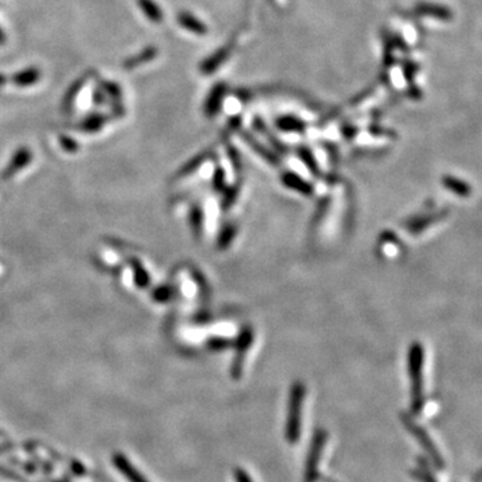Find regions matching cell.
I'll list each match as a JSON object with an SVG mask.
<instances>
[{"label":"cell","mask_w":482,"mask_h":482,"mask_svg":"<svg viewBox=\"0 0 482 482\" xmlns=\"http://www.w3.org/2000/svg\"><path fill=\"white\" fill-rule=\"evenodd\" d=\"M215 181H217V188H220V186L224 185V172H223L221 169L217 170L216 176H215Z\"/></svg>","instance_id":"cell-20"},{"label":"cell","mask_w":482,"mask_h":482,"mask_svg":"<svg viewBox=\"0 0 482 482\" xmlns=\"http://www.w3.org/2000/svg\"><path fill=\"white\" fill-rule=\"evenodd\" d=\"M299 156L303 160V163L307 165V167L312 172L314 176H319V167L316 165L315 158L312 156V153L307 148H300Z\"/></svg>","instance_id":"cell-15"},{"label":"cell","mask_w":482,"mask_h":482,"mask_svg":"<svg viewBox=\"0 0 482 482\" xmlns=\"http://www.w3.org/2000/svg\"><path fill=\"white\" fill-rule=\"evenodd\" d=\"M418 477L423 482H435L428 473H418Z\"/></svg>","instance_id":"cell-21"},{"label":"cell","mask_w":482,"mask_h":482,"mask_svg":"<svg viewBox=\"0 0 482 482\" xmlns=\"http://www.w3.org/2000/svg\"><path fill=\"white\" fill-rule=\"evenodd\" d=\"M416 66L414 65V63H412V62H409V63H406V66H405V68H403V73H405V77H406V80H409L410 82L413 81V78H414V74H416Z\"/></svg>","instance_id":"cell-17"},{"label":"cell","mask_w":482,"mask_h":482,"mask_svg":"<svg viewBox=\"0 0 482 482\" xmlns=\"http://www.w3.org/2000/svg\"><path fill=\"white\" fill-rule=\"evenodd\" d=\"M276 126L283 132H291V133H301L307 128L306 122L295 116H280L276 121Z\"/></svg>","instance_id":"cell-9"},{"label":"cell","mask_w":482,"mask_h":482,"mask_svg":"<svg viewBox=\"0 0 482 482\" xmlns=\"http://www.w3.org/2000/svg\"><path fill=\"white\" fill-rule=\"evenodd\" d=\"M406 425H407V428L412 430V432L416 435V438L419 439L421 445H422V446L425 448V450H426V451L430 454V457H432V461L435 462V465L444 466V462H442L441 455L438 454V451H437L435 448H434V445H432V441H430V438H429V435L422 430V428L416 426V425H414L413 422H410V421H407V422H406Z\"/></svg>","instance_id":"cell-7"},{"label":"cell","mask_w":482,"mask_h":482,"mask_svg":"<svg viewBox=\"0 0 482 482\" xmlns=\"http://www.w3.org/2000/svg\"><path fill=\"white\" fill-rule=\"evenodd\" d=\"M416 13L419 15H429V17H439V19H449L451 17L449 10L437 4H428V3L418 4Z\"/></svg>","instance_id":"cell-11"},{"label":"cell","mask_w":482,"mask_h":482,"mask_svg":"<svg viewBox=\"0 0 482 482\" xmlns=\"http://www.w3.org/2000/svg\"><path fill=\"white\" fill-rule=\"evenodd\" d=\"M59 482H68V480H67V479H66V480H62V481H59Z\"/></svg>","instance_id":"cell-22"},{"label":"cell","mask_w":482,"mask_h":482,"mask_svg":"<svg viewBox=\"0 0 482 482\" xmlns=\"http://www.w3.org/2000/svg\"><path fill=\"white\" fill-rule=\"evenodd\" d=\"M138 4L144 10L145 15L154 23H160L163 20V11L158 8V6L153 0H138Z\"/></svg>","instance_id":"cell-12"},{"label":"cell","mask_w":482,"mask_h":482,"mask_svg":"<svg viewBox=\"0 0 482 482\" xmlns=\"http://www.w3.org/2000/svg\"><path fill=\"white\" fill-rule=\"evenodd\" d=\"M283 183L289 189H294L301 195H306V196L312 195V186L310 183H306L304 180H301L299 176H296L294 173H285L283 176Z\"/></svg>","instance_id":"cell-10"},{"label":"cell","mask_w":482,"mask_h":482,"mask_svg":"<svg viewBox=\"0 0 482 482\" xmlns=\"http://www.w3.org/2000/svg\"><path fill=\"white\" fill-rule=\"evenodd\" d=\"M244 138H246V141H248V144H250V146L253 148V149L256 150V151H259V154L260 156H263L266 160H268L269 163H272V164H276V158H275V156L273 154H271L268 150L266 149V148H263L250 134L246 133L244 134Z\"/></svg>","instance_id":"cell-14"},{"label":"cell","mask_w":482,"mask_h":482,"mask_svg":"<svg viewBox=\"0 0 482 482\" xmlns=\"http://www.w3.org/2000/svg\"><path fill=\"white\" fill-rule=\"evenodd\" d=\"M327 442V434L323 430H317L314 435V439L310 446V453L307 457V464H306V482L315 481L316 474H317V466L319 460L322 457V453L324 449V445Z\"/></svg>","instance_id":"cell-3"},{"label":"cell","mask_w":482,"mask_h":482,"mask_svg":"<svg viewBox=\"0 0 482 482\" xmlns=\"http://www.w3.org/2000/svg\"><path fill=\"white\" fill-rule=\"evenodd\" d=\"M304 397H306L304 384L300 382L295 383L289 394L288 416H287V425H285V438L289 444H296L299 439Z\"/></svg>","instance_id":"cell-1"},{"label":"cell","mask_w":482,"mask_h":482,"mask_svg":"<svg viewBox=\"0 0 482 482\" xmlns=\"http://www.w3.org/2000/svg\"><path fill=\"white\" fill-rule=\"evenodd\" d=\"M227 91H228V84L224 82H218L212 87L204 103V113L206 114V116H216L220 112Z\"/></svg>","instance_id":"cell-5"},{"label":"cell","mask_w":482,"mask_h":482,"mask_svg":"<svg viewBox=\"0 0 482 482\" xmlns=\"http://www.w3.org/2000/svg\"><path fill=\"white\" fill-rule=\"evenodd\" d=\"M409 371L412 379L413 409L419 412L422 406V371H423V349L421 345H413L409 352Z\"/></svg>","instance_id":"cell-2"},{"label":"cell","mask_w":482,"mask_h":482,"mask_svg":"<svg viewBox=\"0 0 482 482\" xmlns=\"http://www.w3.org/2000/svg\"><path fill=\"white\" fill-rule=\"evenodd\" d=\"M234 479H236L237 482H252L248 473H246V470H243V469H236L234 470Z\"/></svg>","instance_id":"cell-18"},{"label":"cell","mask_w":482,"mask_h":482,"mask_svg":"<svg viewBox=\"0 0 482 482\" xmlns=\"http://www.w3.org/2000/svg\"><path fill=\"white\" fill-rule=\"evenodd\" d=\"M113 464L116 469L123 474V477L129 482H149L135 467H134L130 461L122 455V454H114L113 457Z\"/></svg>","instance_id":"cell-6"},{"label":"cell","mask_w":482,"mask_h":482,"mask_svg":"<svg viewBox=\"0 0 482 482\" xmlns=\"http://www.w3.org/2000/svg\"><path fill=\"white\" fill-rule=\"evenodd\" d=\"M444 185L449 189V190H453L455 195L461 196V197H467L470 195V186L466 185L464 181H460L458 179H454V177H445L444 179Z\"/></svg>","instance_id":"cell-13"},{"label":"cell","mask_w":482,"mask_h":482,"mask_svg":"<svg viewBox=\"0 0 482 482\" xmlns=\"http://www.w3.org/2000/svg\"><path fill=\"white\" fill-rule=\"evenodd\" d=\"M233 236H234V227H227L223 232H221V234H220V239H218V246L221 247V248H224V247H227L231 241H232Z\"/></svg>","instance_id":"cell-16"},{"label":"cell","mask_w":482,"mask_h":482,"mask_svg":"<svg viewBox=\"0 0 482 482\" xmlns=\"http://www.w3.org/2000/svg\"><path fill=\"white\" fill-rule=\"evenodd\" d=\"M233 46H234V43L229 42V43L224 45L223 47H220L218 50L215 51L205 61H202V63L199 65V71L205 75H211L212 73L217 71L220 67L223 66L224 62H227L229 59V57L232 54Z\"/></svg>","instance_id":"cell-4"},{"label":"cell","mask_w":482,"mask_h":482,"mask_svg":"<svg viewBox=\"0 0 482 482\" xmlns=\"http://www.w3.org/2000/svg\"><path fill=\"white\" fill-rule=\"evenodd\" d=\"M228 343H229V342H228V340H224V339H213V340H211L209 346L213 349H227V347L229 346Z\"/></svg>","instance_id":"cell-19"},{"label":"cell","mask_w":482,"mask_h":482,"mask_svg":"<svg viewBox=\"0 0 482 482\" xmlns=\"http://www.w3.org/2000/svg\"><path fill=\"white\" fill-rule=\"evenodd\" d=\"M177 22L179 24L183 27L185 30L190 31L192 33H196V35H205L208 33V27L204 22H201L199 17L183 11V13H180L179 17H177Z\"/></svg>","instance_id":"cell-8"}]
</instances>
